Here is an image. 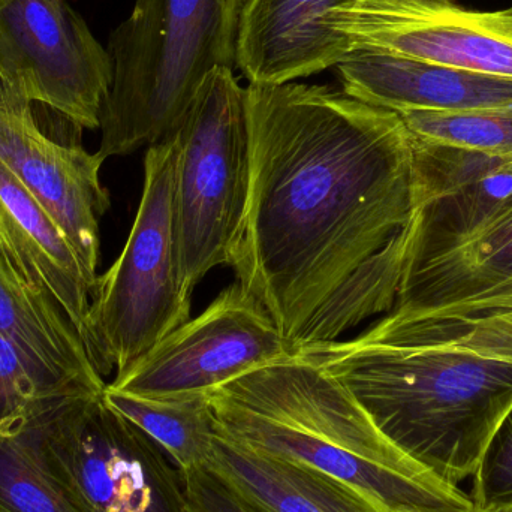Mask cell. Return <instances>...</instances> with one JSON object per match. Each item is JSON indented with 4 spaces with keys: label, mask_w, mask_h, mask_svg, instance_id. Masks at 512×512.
Here are the masks:
<instances>
[{
    "label": "cell",
    "mask_w": 512,
    "mask_h": 512,
    "mask_svg": "<svg viewBox=\"0 0 512 512\" xmlns=\"http://www.w3.org/2000/svg\"><path fill=\"white\" fill-rule=\"evenodd\" d=\"M0 337L21 357L93 396L107 388L86 343L51 295L30 283L0 249Z\"/></svg>",
    "instance_id": "2e32d148"
},
{
    "label": "cell",
    "mask_w": 512,
    "mask_h": 512,
    "mask_svg": "<svg viewBox=\"0 0 512 512\" xmlns=\"http://www.w3.org/2000/svg\"><path fill=\"white\" fill-rule=\"evenodd\" d=\"M294 354L265 307L236 282L108 387L147 399L209 394Z\"/></svg>",
    "instance_id": "9c48e42d"
},
{
    "label": "cell",
    "mask_w": 512,
    "mask_h": 512,
    "mask_svg": "<svg viewBox=\"0 0 512 512\" xmlns=\"http://www.w3.org/2000/svg\"><path fill=\"white\" fill-rule=\"evenodd\" d=\"M188 512H267L240 495L212 469L182 472Z\"/></svg>",
    "instance_id": "603a6c76"
},
{
    "label": "cell",
    "mask_w": 512,
    "mask_h": 512,
    "mask_svg": "<svg viewBox=\"0 0 512 512\" xmlns=\"http://www.w3.org/2000/svg\"><path fill=\"white\" fill-rule=\"evenodd\" d=\"M342 89L402 113L512 107V80L382 51H354L336 66Z\"/></svg>",
    "instance_id": "5bb4252c"
},
{
    "label": "cell",
    "mask_w": 512,
    "mask_h": 512,
    "mask_svg": "<svg viewBox=\"0 0 512 512\" xmlns=\"http://www.w3.org/2000/svg\"><path fill=\"white\" fill-rule=\"evenodd\" d=\"M352 53L382 51L512 80V8L474 11L456 0H354L328 17Z\"/></svg>",
    "instance_id": "30bf717a"
},
{
    "label": "cell",
    "mask_w": 512,
    "mask_h": 512,
    "mask_svg": "<svg viewBox=\"0 0 512 512\" xmlns=\"http://www.w3.org/2000/svg\"><path fill=\"white\" fill-rule=\"evenodd\" d=\"M472 486L475 512H512V406L490 438Z\"/></svg>",
    "instance_id": "7402d4cb"
},
{
    "label": "cell",
    "mask_w": 512,
    "mask_h": 512,
    "mask_svg": "<svg viewBox=\"0 0 512 512\" xmlns=\"http://www.w3.org/2000/svg\"><path fill=\"white\" fill-rule=\"evenodd\" d=\"M252 176L231 267L292 351L393 310L417 215L396 111L316 84L246 87Z\"/></svg>",
    "instance_id": "6da1fadb"
},
{
    "label": "cell",
    "mask_w": 512,
    "mask_h": 512,
    "mask_svg": "<svg viewBox=\"0 0 512 512\" xmlns=\"http://www.w3.org/2000/svg\"><path fill=\"white\" fill-rule=\"evenodd\" d=\"M219 436L340 481L385 512H474L471 496L396 447L330 373L301 355L209 393Z\"/></svg>",
    "instance_id": "3957f363"
},
{
    "label": "cell",
    "mask_w": 512,
    "mask_h": 512,
    "mask_svg": "<svg viewBox=\"0 0 512 512\" xmlns=\"http://www.w3.org/2000/svg\"><path fill=\"white\" fill-rule=\"evenodd\" d=\"M511 303L512 197L414 236L391 312L460 316Z\"/></svg>",
    "instance_id": "8fae6325"
},
{
    "label": "cell",
    "mask_w": 512,
    "mask_h": 512,
    "mask_svg": "<svg viewBox=\"0 0 512 512\" xmlns=\"http://www.w3.org/2000/svg\"><path fill=\"white\" fill-rule=\"evenodd\" d=\"M475 512V511H474Z\"/></svg>",
    "instance_id": "d4e9b609"
},
{
    "label": "cell",
    "mask_w": 512,
    "mask_h": 512,
    "mask_svg": "<svg viewBox=\"0 0 512 512\" xmlns=\"http://www.w3.org/2000/svg\"><path fill=\"white\" fill-rule=\"evenodd\" d=\"M450 486L474 477L512 406V306L460 316L388 312L369 330L297 352Z\"/></svg>",
    "instance_id": "7a4b0ae2"
},
{
    "label": "cell",
    "mask_w": 512,
    "mask_h": 512,
    "mask_svg": "<svg viewBox=\"0 0 512 512\" xmlns=\"http://www.w3.org/2000/svg\"><path fill=\"white\" fill-rule=\"evenodd\" d=\"M399 114L418 140L487 155H512V107Z\"/></svg>",
    "instance_id": "d6986e66"
},
{
    "label": "cell",
    "mask_w": 512,
    "mask_h": 512,
    "mask_svg": "<svg viewBox=\"0 0 512 512\" xmlns=\"http://www.w3.org/2000/svg\"><path fill=\"white\" fill-rule=\"evenodd\" d=\"M237 32L230 0H135L108 39L113 84L99 155L107 161L171 137L207 75L237 66Z\"/></svg>",
    "instance_id": "277c9868"
},
{
    "label": "cell",
    "mask_w": 512,
    "mask_h": 512,
    "mask_svg": "<svg viewBox=\"0 0 512 512\" xmlns=\"http://www.w3.org/2000/svg\"><path fill=\"white\" fill-rule=\"evenodd\" d=\"M0 512H89L33 457L20 432L0 436Z\"/></svg>",
    "instance_id": "ffe728a7"
},
{
    "label": "cell",
    "mask_w": 512,
    "mask_h": 512,
    "mask_svg": "<svg viewBox=\"0 0 512 512\" xmlns=\"http://www.w3.org/2000/svg\"><path fill=\"white\" fill-rule=\"evenodd\" d=\"M77 396L87 394L48 375L0 337V436L20 432L36 415Z\"/></svg>",
    "instance_id": "44dd1931"
},
{
    "label": "cell",
    "mask_w": 512,
    "mask_h": 512,
    "mask_svg": "<svg viewBox=\"0 0 512 512\" xmlns=\"http://www.w3.org/2000/svg\"><path fill=\"white\" fill-rule=\"evenodd\" d=\"M354 0H246L237 66L252 84H285L336 68L352 54L328 17Z\"/></svg>",
    "instance_id": "4fadbf2b"
},
{
    "label": "cell",
    "mask_w": 512,
    "mask_h": 512,
    "mask_svg": "<svg viewBox=\"0 0 512 512\" xmlns=\"http://www.w3.org/2000/svg\"><path fill=\"white\" fill-rule=\"evenodd\" d=\"M20 435L89 512H188L182 471L104 393L56 403L27 421Z\"/></svg>",
    "instance_id": "52a82bcc"
},
{
    "label": "cell",
    "mask_w": 512,
    "mask_h": 512,
    "mask_svg": "<svg viewBox=\"0 0 512 512\" xmlns=\"http://www.w3.org/2000/svg\"><path fill=\"white\" fill-rule=\"evenodd\" d=\"M177 141L147 149L144 188L128 242L96 279L87 315L86 346L102 376L125 372L191 319L177 243Z\"/></svg>",
    "instance_id": "5b68a950"
},
{
    "label": "cell",
    "mask_w": 512,
    "mask_h": 512,
    "mask_svg": "<svg viewBox=\"0 0 512 512\" xmlns=\"http://www.w3.org/2000/svg\"><path fill=\"white\" fill-rule=\"evenodd\" d=\"M104 399L158 442L180 471L209 465L219 436L209 394L147 399L107 385Z\"/></svg>",
    "instance_id": "ac0fdd59"
},
{
    "label": "cell",
    "mask_w": 512,
    "mask_h": 512,
    "mask_svg": "<svg viewBox=\"0 0 512 512\" xmlns=\"http://www.w3.org/2000/svg\"><path fill=\"white\" fill-rule=\"evenodd\" d=\"M246 0H230L231 8H233L234 14L239 17L240 21V14H242L243 6H245Z\"/></svg>",
    "instance_id": "cb8c5ba5"
},
{
    "label": "cell",
    "mask_w": 512,
    "mask_h": 512,
    "mask_svg": "<svg viewBox=\"0 0 512 512\" xmlns=\"http://www.w3.org/2000/svg\"><path fill=\"white\" fill-rule=\"evenodd\" d=\"M206 468L267 512H385L334 478L246 450L222 436Z\"/></svg>",
    "instance_id": "e0dca14e"
},
{
    "label": "cell",
    "mask_w": 512,
    "mask_h": 512,
    "mask_svg": "<svg viewBox=\"0 0 512 512\" xmlns=\"http://www.w3.org/2000/svg\"><path fill=\"white\" fill-rule=\"evenodd\" d=\"M0 162L59 225L95 286L99 224L111 206L101 182L105 159L44 134L32 102L0 80Z\"/></svg>",
    "instance_id": "7c38bea8"
},
{
    "label": "cell",
    "mask_w": 512,
    "mask_h": 512,
    "mask_svg": "<svg viewBox=\"0 0 512 512\" xmlns=\"http://www.w3.org/2000/svg\"><path fill=\"white\" fill-rule=\"evenodd\" d=\"M0 80L81 129H99L113 60L69 0H0Z\"/></svg>",
    "instance_id": "ba28073f"
},
{
    "label": "cell",
    "mask_w": 512,
    "mask_h": 512,
    "mask_svg": "<svg viewBox=\"0 0 512 512\" xmlns=\"http://www.w3.org/2000/svg\"><path fill=\"white\" fill-rule=\"evenodd\" d=\"M0 249L30 283L54 298L86 343L95 286L68 237L2 162Z\"/></svg>",
    "instance_id": "9a60e30c"
},
{
    "label": "cell",
    "mask_w": 512,
    "mask_h": 512,
    "mask_svg": "<svg viewBox=\"0 0 512 512\" xmlns=\"http://www.w3.org/2000/svg\"><path fill=\"white\" fill-rule=\"evenodd\" d=\"M177 141V243L189 292L239 251L251 197L252 155L246 87L218 66L186 111Z\"/></svg>",
    "instance_id": "8992f818"
}]
</instances>
